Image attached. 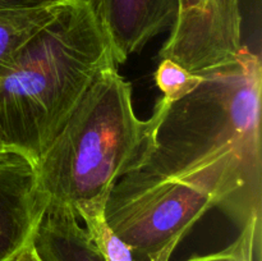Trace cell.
Instances as JSON below:
<instances>
[{"label":"cell","instance_id":"5b68a950","mask_svg":"<svg viewBox=\"0 0 262 261\" xmlns=\"http://www.w3.org/2000/svg\"><path fill=\"white\" fill-rule=\"evenodd\" d=\"M177 17L159 55L193 74L237 59L243 45L239 0H177Z\"/></svg>","mask_w":262,"mask_h":261},{"label":"cell","instance_id":"6da1fadb","mask_svg":"<svg viewBox=\"0 0 262 261\" xmlns=\"http://www.w3.org/2000/svg\"><path fill=\"white\" fill-rule=\"evenodd\" d=\"M200 74L184 97L158 100L136 169L206 192L239 232L261 230V59L245 45Z\"/></svg>","mask_w":262,"mask_h":261},{"label":"cell","instance_id":"8992f818","mask_svg":"<svg viewBox=\"0 0 262 261\" xmlns=\"http://www.w3.org/2000/svg\"><path fill=\"white\" fill-rule=\"evenodd\" d=\"M46 206L35 164L15 153L0 158V261L12 260L30 245Z\"/></svg>","mask_w":262,"mask_h":261},{"label":"cell","instance_id":"277c9868","mask_svg":"<svg viewBox=\"0 0 262 261\" xmlns=\"http://www.w3.org/2000/svg\"><path fill=\"white\" fill-rule=\"evenodd\" d=\"M215 207L206 192L145 169L123 176L104 210L106 224L133 255L169 261L197 222Z\"/></svg>","mask_w":262,"mask_h":261},{"label":"cell","instance_id":"2e32d148","mask_svg":"<svg viewBox=\"0 0 262 261\" xmlns=\"http://www.w3.org/2000/svg\"><path fill=\"white\" fill-rule=\"evenodd\" d=\"M17 257H18V256H15L14 258H12V260H9V261H17Z\"/></svg>","mask_w":262,"mask_h":261},{"label":"cell","instance_id":"4fadbf2b","mask_svg":"<svg viewBox=\"0 0 262 261\" xmlns=\"http://www.w3.org/2000/svg\"><path fill=\"white\" fill-rule=\"evenodd\" d=\"M63 0H0V10L31 9L61 3Z\"/></svg>","mask_w":262,"mask_h":261},{"label":"cell","instance_id":"9c48e42d","mask_svg":"<svg viewBox=\"0 0 262 261\" xmlns=\"http://www.w3.org/2000/svg\"><path fill=\"white\" fill-rule=\"evenodd\" d=\"M59 5L60 3L31 9L0 10V78L9 71L23 46L50 22Z\"/></svg>","mask_w":262,"mask_h":261},{"label":"cell","instance_id":"52a82bcc","mask_svg":"<svg viewBox=\"0 0 262 261\" xmlns=\"http://www.w3.org/2000/svg\"><path fill=\"white\" fill-rule=\"evenodd\" d=\"M99 19L115 64L141 51L148 41L171 27L177 0H90Z\"/></svg>","mask_w":262,"mask_h":261},{"label":"cell","instance_id":"8fae6325","mask_svg":"<svg viewBox=\"0 0 262 261\" xmlns=\"http://www.w3.org/2000/svg\"><path fill=\"white\" fill-rule=\"evenodd\" d=\"M184 261H261V230L245 228L237 240L219 252L193 256Z\"/></svg>","mask_w":262,"mask_h":261},{"label":"cell","instance_id":"5bb4252c","mask_svg":"<svg viewBox=\"0 0 262 261\" xmlns=\"http://www.w3.org/2000/svg\"><path fill=\"white\" fill-rule=\"evenodd\" d=\"M17 261H40V260H38L37 256L35 255V252H33L32 248H31V246L28 245L27 247H26L25 250L18 255Z\"/></svg>","mask_w":262,"mask_h":261},{"label":"cell","instance_id":"9a60e30c","mask_svg":"<svg viewBox=\"0 0 262 261\" xmlns=\"http://www.w3.org/2000/svg\"><path fill=\"white\" fill-rule=\"evenodd\" d=\"M8 153H9V151H8V150H7V147H5L4 142H3L2 133H0V158H3V156L7 155Z\"/></svg>","mask_w":262,"mask_h":261},{"label":"cell","instance_id":"ba28073f","mask_svg":"<svg viewBox=\"0 0 262 261\" xmlns=\"http://www.w3.org/2000/svg\"><path fill=\"white\" fill-rule=\"evenodd\" d=\"M30 246L40 261H106L86 227L64 205L46 206Z\"/></svg>","mask_w":262,"mask_h":261},{"label":"cell","instance_id":"7a4b0ae2","mask_svg":"<svg viewBox=\"0 0 262 261\" xmlns=\"http://www.w3.org/2000/svg\"><path fill=\"white\" fill-rule=\"evenodd\" d=\"M114 64L90 0L61 2L0 78V133L7 150L35 164L100 72Z\"/></svg>","mask_w":262,"mask_h":261},{"label":"cell","instance_id":"30bf717a","mask_svg":"<svg viewBox=\"0 0 262 261\" xmlns=\"http://www.w3.org/2000/svg\"><path fill=\"white\" fill-rule=\"evenodd\" d=\"M156 86L163 92V99L174 102L193 91L201 82V74H193L170 59H161L155 71Z\"/></svg>","mask_w":262,"mask_h":261},{"label":"cell","instance_id":"3957f363","mask_svg":"<svg viewBox=\"0 0 262 261\" xmlns=\"http://www.w3.org/2000/svg\"><path fill=\"white\" fill-rule=\"evenodd\" d=\"M146 136L132 84L115 64L107 67L35 163L38 192L48 205H64L81 220L104 214L117 182L137 166Z\"/></svg>","mask_w":262,"mask_h":261},{"label":"cell","instance_id":"7c38bea8","mask_svg":"<svg viewBox=\"0 0 262 261\" xmlns=\"http://www.w3.org/2000/svg\"><path fill=\"white\" fill-rule=\"evenodd\" d=\"M82 222L104 253L106 261H136L130 248L119 240L106 224L104 214L83 217Z\"/></svg>","mask_w":262,"mask_h":261}]
</instances>
